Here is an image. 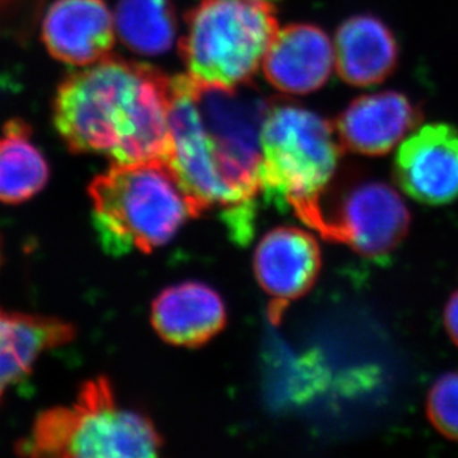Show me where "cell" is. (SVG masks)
Instances as JSON below:
<instances>
[{"instance_id":"cell-1","label":"cell","mask_w":458,"mask_h":458,"mask_svg":"<svg viewBox=\"0 0 458 458\" xmlns=\"http://www.w3.org/2000/svg\"><path fill=\"white\" fill-rule=\"evenodd\" d=\"M173 78L152 65L106 56L70 74L54 103V122L70 150L117 164L169 159Z\"/></svg>"},{"instance_id":"cell-2","label":"cell","mask_w":458,"mask_h":458,"mask_svg":"<svg viewBox=\"0 0 458 458\" xmlns=\"http://www.w3.org/2000/svg\"><path fill=\"white\" fill-rule=\"evenodd\" d=\"M94 225L108 252H152L202 216L166 159L112 165L89 186Z\"/></svg>"},{"instance_id":"cell-3","label":"cell","mask_w":458,"mask_h":458,"mask_svg":"<svg viewBox=\"0 0 458 458\" xmlns=\"http://www.w3.org/2000/svg\"><path fill=\"white\" fill-rule=\"evenodd\" d=\"M162 444L155 424L121 407L100 377L87 381L72 405L38 415L15 450L24 457H153Z\"/></svg>"},{"instance_id":"cell-4","label":"cell","mask_w":458,"mask_h":458,"mask_svg":"<svg viewBox=\"0 0 458 458\" xmlns=\"http://www.w3.org/2000/svg\"><path fill=\"white\" fill-rule=\"evenodd\" d=\"M340 144L328 121L309 108H268L261 131V191L297 216L315 205L333 180Z\"/></svg>"},{"instance_id":"cell-5","label":"cell","mask_w":458,"mask_h":458,"mask_svg":"<svg viewBox=\"0 0 458 458\" xmlns=\"http://www.w3.org/2000/svg\"><path fill=\"white\" fill-rule=\"evenodd\" d=\"M186 26L180 54L189 76L218 87L245 85L277 33L266 0H200Z\"/></svg>"},{"instance_id":"cell-6","label":"cell","mask_w":458,"mask_h":458,"mask_svg":"<svg viewBox=\"0 0 458 458\" xmlns=\"http://www.w3.org/2000/svg\"><path fill=\"white\" fill-rule=\"evenodd\" d=\"M189 87L223 182L239 204L254 209L261 191V131L270 106L243 85L218 87L189 76Z\"/></svg>"},{"instance_id":"cell-7","label":"cell","mask_w":458,"mask_h":458,"mask_svg":"<svg viewBox=\"0 0 458 458\" xmlns=\"http://www.w3.org/2000/svg\"><path fill=\"white\" fill-rule=\"evenodd\" d=\"M171 155L168 162L200 212L220 208L230 233L239 242L250 239L252 209L242 207L221 178L191 97L189 76L173 78L169 108Z\"/></svg>"},{"instance_id":"cell-8","label":"cell","mask_w":458,"mask_h":458,"mask_svg":"<svg viewBox=\"0 0 458 458\" xmlns=\"http://www.w3.org/2000/svg\"><path fill=\"white\" fill-rule=\"evenodd\" d=\"M303 221L365 259H381L407 238L411 216L394 189L386 182H363L347 189L334 209L315 208Z\"/></svg>"},{"instance_id":"cell-9","label":"cell","mask_w":458,"mask_h":458,"mask_svg":"<svg viewBox=\"0 0 458 458\" xmlns=\"http://www.w3.org/2000/svg\"><path fill=\"white\" fill-rule=\"evenodd\" d=\"M399 187L420 204L446 205L458 199V130L430 123L415 131L394 159Z\"/></svg>"},{"instance_id":"cell-10","label":"cell","mask_w":458,"mask_h":458,"mask_svg":"<svg viewBox=\"0 0 458 458\" xmlns=\"http://www.w3.org/2000/svg\"><path fill=\"white\" fill-rule=\"evenodd\" d=\"M320 248L310 233L293 225L270 230L254 254V272L261 290L270 297V318H277L291 301L313 288L319 276Z\"/></svg>"},{"instance_id":"cell-11","label":"cell","mask_w":458,"mask_h":458,"mask_svg":"<svg viewBox=\"0 0 458 458\" xmlns=\"http://www.w3.org/2000/svg\"><path fill=\"white\" fill-rule=\"evenodd\" d=\"M335 67L328 35L311 24H293L277 30L263 60L264 76L285 94L306 96L324 87Z\"/></svg>"},{"instance_id":"cell-12","label":"cell","mask_w":458,"mask_h":458,"mask_svg":"<svg viewBox=\"0 0 458 458\" xmlns=\"http://www.w3.org/2000/svg\"><path fill=\"white\" fill-rule=\"evenodd\" d=\"M42 39L65 64H94L114 44L112 13L104 0H55L45 17Z\"/></svg>"},{"instance_id":"cell-13","label":"cell","mask_w":458,"mask_h":458,"mask_svg":"<svg viewBox=\"0 0 458 458\" xmlns=\"http://www.w3.org/2000/svg\"><path fill=\"white\" fill-rule=\"evenodd\" d=\"M419 119L417 108L401 92H374L344 108L338 117V139L359 155H386L415 130Z\"/></svg>"},{"instance_id":"cell-14","label":"cell","mask_w":458,"mask_h":458,"mask_svg":"<svg viewBox=\"0 0 458 458\" xmlns=\"http://www.w3.org/2000/svg\"><path fill=\"white\" fill-rule=\"evenodd\" d=\"M225 320L227 313L220 294L200 282L166 288L153 301V328L165 342L175 346H204L223 331Z\"/></svg>"},{"instance_id":"cell-15","label":"cell","mask_w":458,"mask_h":458,"mask_svg":"<svg viewBox=\"0 0 458 458\" xmlns=\"http://www.w3.org/2000/svg\"><path fill=\"white\" fill-rule=\"evenodd\" d=\"M334 51L338 73L355 87L383 82L398 61L394 33L372 15H356L343 22Z\"/></svg>"},{"instance_id":"cell-16","label":"cell","mask_w":458,"mask_h":458,"mask_svg":"<svg viewBox=\"0 0 458 458\" xmlns=\"http://www.w3.org/2000/svg\"><path fill=\"white\" fill-rule=\"evenodd\" d=\"M73 337V327L64 320L0 310V399L45 352Z\"/></svg>"},{"instance_id":"cell-17","label":"cell","mask_w":458,"mask_h":458,"mask_svg":"<svg viewBox=\"0 0 458 458\" xmlns=\"http://www.w3.org/2000/svg\"><path fill=\"white\" fill-rule=\"evenodd\" d=\"M48 177V164L31 143L29 126L17 119L8 122L0 137V202L30 199L44 189Z\"/></svg>"},{"instance_id":"cell-18","label":"cell","mask_w":458,"mask_h":458,"mask_svg":"<svg viewBox=\"0 0 458 458\" xmlns=\"http://www.w3.org/2000/svg\"><path fill=\"white\" fill-rule=\"evenodd\" d=\"M116 26L122 42L143 55L169 51L177 31L171 0H119Z\"/></svg>"},{"instance_id":"cell-19","label":"cell","mask_w":458,"mask_h":458,"mask_svg":"<svg viewBox=\"0 0 458 458\" xmlns=\"http://www.w3.org/2000/svg\"><path fill=\"white\" fill-rule=\"evenodd\" d=\"M426 412L442 437L458 442V371L437 378L428 392Z\"/></svg>"},{"instance_id":"cell-20","label":"cell","mask_w":458,"mask_h":458,"mask_svg":"<svg viewBox=\"0 0 458 458\" xmlns=\"http://www.w3.org/2000/svg\"><path fill=\"white\" fill-rule=\"evenodd\" d=\"M444 324H445L446 333L458 347V290L451 295L446 303L445 311H444Z\"/></svg>"},{"instance_id":"cell-21","label":"cell","mask_w":458,"mask_h":458,"mask_svg":"<svg viewBox=\"0 0 458 458\" xmlns=\"http://www.w3.org/2000/svg\"><path fill=\"white\" fill-rule=\"evenodd\" d=\"M266 2H268V0H266Z\"/></svg>"}]
</instances>
